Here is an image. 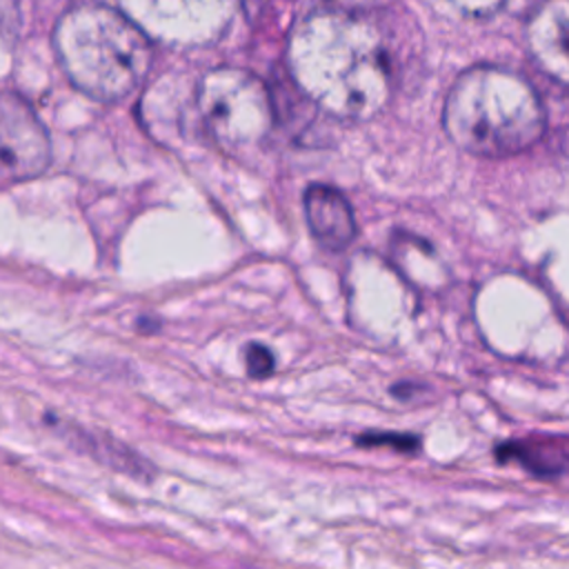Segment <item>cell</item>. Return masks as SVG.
<instances>
[{"instance_id": "9a60e30c", "label": "cell", "mask_w": 569, "mask_h": 569, "mask_svg": "<svg viewBox=\"0 0 569 569\" xmlns=\"http://www.w3.org/2000/svg\"><path fill=\"white\" fill-rule=\"evenodd\" d=\"M329 2H333L340 11H351V13H356V11H362V9L373 7L378 0H329Z\"/></svg>"}, {"instance_id": "277c9868", "label": "cell", "mask_w": 569, "mask_h": 569, "mask_svg": "<svg viewBox=\"0 0 569 569\" xmlns=\"http://www.w3.org/2000/svg\"><path fill=\"white\" fill-rule=\"evenodd\" d=\"M196 104L207 131L229 151L256 147L276 124L271 91L244 69H213L202 76Z\"/></svg>"}, {"instance_id": "30bf717a", "label": "cell", "mask_w": 569, "mask_h": 569, "mask_svg": "<svg viewBox=\"0 0 569 569\" xmlns=\"http://www.w3.org/2000/svg\"><path fill=\"white\" fill-rule=\"evenodd\" d=\"M58 427L67 438H71V442L78 449L91 453L102 465H109V467H113L118 471H124V473H131L136 478H149L151 465L144 458H140L136 451L124 447L122 442L109 440V438L98 436V433H87L78 427H67V422H58Z\"/></svg>"}, {"instance_id": "8992f818", "label": "cell", "mask_w": 569, "mask_h": 569, "mask_svg": "<svg viewBox=\"0 0 569 569\" xmlns=\"http://www.w3.org/2000/svg\"><path fill=\"white\" fill-rule=\"evenodd\" d=\"M138 27L162 40L202 42L220 33L229 18V0H122Z\"/></svg>"}, {"instance_id": "5bb4252c", "label": "cell", "mask_w": 569, "mask_h": 569, "mask_svg": "<svg viewBox=\"0 0 569 569\" xmlns=\"http://www.w3.org/2000/svg\"><path fill=\"white\" fill-rule=\"evenodd\" d=\"M18 29V2L0 0V33L13 36Z\"/></svg>"}, {"instance_id": "7a4b0ae2", "label": "cell", "mask_w": 569, "mask_h": 569, "mask_svg": "<svg viewBox=\"0 0 569 569\" xmlns=\"http://www.w3.org/2000/svg\"><path fill=\"white\" fill-rule=\"evenodd\" d=\"M445 131L465 151L500 158L531 147L545 131V109L518 73L480 64L460 73L442 111Z\"/></svg>"}, {"instance_id": "8fae6325", "label": "cell", "mask_w": 569, "mask_h": 569, "mask_svg": "<svg viewBox=\"0 0 569 569\" xmlns=\"http://www.w3.org/2000/svg\"><path fill=\"white\" fill-rule=\"evenodd\" d=\"M358 447H391L400 453H416L420 449V438L413 433L398 431H365L356 438Z\"/></svg>"}, {"instance_id": "3957f363", "label": "cell", "mask_w": 569, "mask_h": 569, "mask_svg": "<svg viewBox=\"0 0 569 569\" xmlns=\"http://www.w3.org/2000/svg\"><path fill=\"white\" fill-rule=\"evenodd\" d=\"M53 42L69 80L104 102L129 96L151 62L142 29L104 4L69 9L56 24Z\"/></svg>"}, {"instance_id": "52a82bcc", "label": "cell", "mask_w": 569, "mask_h": 569, "mask_svg": "<svg viewBox=\"0 0 569 569\" xmlns=\"http://www.w3.org/2000/svg\"><path fill=\"white\" fill-rule=\"evenodd\" d=\"M527 44L538 67L569 87V0H547L531 16Z\"/></svg>"}, {"instance_id": "5b68a950", "label": "cell", "mask_w": 569, "mask_h": 569, "mask_svg": "<svg viewBox=\"0 0 569 569\" xmlns=\"http://www.w3.org/2000/svg\"><path fill=\"white\" fill-rule=\"evenodd\" d=\"M51 160V144L33 109L16 93L0 91V178L29 180Z\"/></svg>"}, {"instance_id": "ba28073f", "label": "cell", "mask_w": 569, "mask_h": 569, "mask_svg": "<svg viewBox=\"0 0 569 569\" xmlns=\"http://www.w3.org/2000/svg\"><path fill=\"white\" fill-rule=\"evenodd\" d=\"M311 236L329 251L347 249L356 238V218L347 198L327 184H311L302 198Z\"/></svg>"}, {"instance_id": "2e32d148", "label": "cell", "mask_w": 569, "mask_h": 569, "mask_svg": "<svg viewBox=\"0 0 569 569\" xmlns=\"http://www.w3.org/2000/svg\"><path fill=\"white\" fill-rule=\"evenodd\" d=\"M425 387L422 385H416V382H398V385H393L391 387V393L396 396V398H400V400H407V398H411L416 391H422Z\"/></svg>"}, {"instance_id": "4fadbf2b", "label": "cell", "mask_w": 569, "mask_h": 569, "mask_svg": "<svg viewBox=\"0 0 569 569\" xmlns=\"http://www.w3.org/2000/svg\"><path fill=\"white\" fill-rule=\"evenodd\" d=\"M456 9H460L467 16L473 18H487L491 13H496L505 0H449Z\"/></svg>"}, {"instance_id": "6da1fadb", "label": "cell", "mask_w": 569, "mask_h": 569, "mask_svg": "<svg viewBox=\"0 0 569 569\" xmlns=\"http://www.w3.org/2000/svg\"><path fill=\"white\" fill-rule=\"evenodd\" d=\"M289 62L293 82L331 116L365 120L391 98V58L365 16H309L291 36Z\"/></svg>"}, {"instance_id": "7c38bea8", "label": "cell", "mask_w": 569, "mask_h": 569, "mask_svg": "<svg viewBox=\"0 0 569 569\" xmlns=\"http://www.w3.org/2000/svg\"><path fill=\"white\" fill-rule=\"evenodd\" d=\"M244 362H247V373L251 378H267L273 373V367H276L273 353L264 345H256V342L247 345Z\"/></svg>"}, {"instance_id": "9c48e42d", "label": "cell", "mask_w": 569, "mask_h": 569, "mask_svg": "<svg viewBox=\"0 0 569 569\" xmlns=\"http://www.w3.org/2000/svg\"><path fill=\"white\" fill-rule=\"evenodd\" d=\"M496 460L516 462L536 478H556L569 471V438L507 440L496 447Z\"/></svg>"}]
</instances>
